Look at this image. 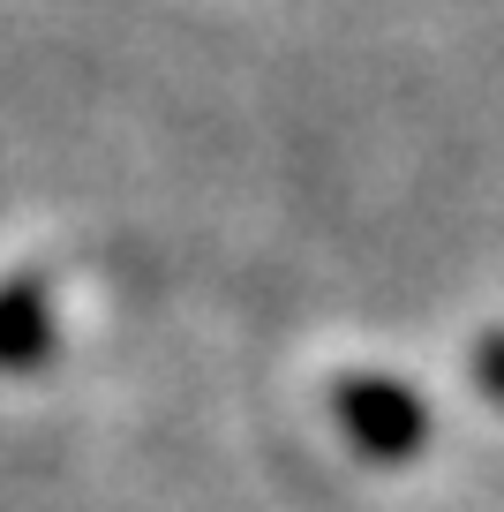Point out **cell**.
Segmentation results:
<instances>
[{
	"label": "cell",
	"instance_id": "cell-1",
	"mask_svg": "<svg viewBox=\"0 0 504 512\" xmlns=\"http://www.w3.org/2000/svg\"><path fill=\"white\" fill-rule=\"evenodd\" d=\"M331 400H339V422H347L354 452H369V460H414L429 445V407L399 377H347Z\"/></svg>",
	"mask_w": 504,
	"mask_h": 512
},
{
	"label": "cell",
	"instance_id": "cell-2",
	"mask_svg": "<svg viewBox=\"0 0 504 512\" xmlns=\"http://www.w3.org/2000/svg\"><path fill=\"white\" fill-rule=\"evenodd\" d=\"M474 384H482V400L504 407V332H482V347H474Z\"/></svg>",
	"mask_w": 504,
	"mask_h": 512
}]
</instances>
